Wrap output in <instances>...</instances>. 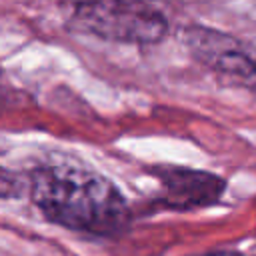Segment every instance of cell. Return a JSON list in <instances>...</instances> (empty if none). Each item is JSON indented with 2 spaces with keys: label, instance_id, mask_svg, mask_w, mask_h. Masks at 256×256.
Masks as SVG:
<instances>
[{
  "label": "cell",
  "instance_id": "obj_1",
  "mask_svg": "<svg viewBox=\"0 0 256 256\" xmlns=\"http://www.w3.org/2000/svg\"><path fill=\"white\" fill-rule=\"evenodd\" d=\"M28 192L48 222L74 232L116 236L132 220L130 204L120 188L86 166L42 164L30 172Z\"/></svg>",
  "mask_w": 256,
  "mask_h": 256
},
{
  "label": "cell",
  "instance_id": "obj_2",
  "mask_svg": "<svg viewBox=\"0 0 256 256\" xmlns=\"http://www.w3.org/2000/svg\"><path fill=\"white\" fill-rule=\"evenodd\" d=\"M70 28L122 44H156L168 34L166 16L142 2H84L70 14Z\"/></svg>",
  "mask_w": 256,
  "mask_h": 256
},
{
  "label": "cell",
  "instance_id": "obj_3",
  "mask_svg": "<svg viewBox=\"0 0 256 256\" xmlns=\"http://www.w3.org/2000/svg\"><path fill=\"white\" fill-rule=\"evenodd\" d=\"M160 182L158 204L166 210H196L220 202L226 180L218 174L186 168V166H154L150 168Z\"/></svg>",
  "mask_w": 256,
  "mask_h": 256
},
{
  "label": "cell",
  "instance_id": "obj_4",
  "mask_svg": "<svg viewBox=\"0 0 256 256\" xmlns=\"http://www.w3.org/2000/svg\"><path fill=\"white\" fill-rule=\"evenodd\" d=\"M200 256H242V254H234V252H208V254H200Z\"/></svg>",
  "mask_w": 256,
  "mask_h": 256
},
{
  "label": "cell",
  "instance_id": "obj_5",
  "mask_svg": "<svg viewBox=\"0 0 256 256\" xmlns=\"http://www.w3.org/2000/svg\"><path fill=\"white\" fill-rule=\"evenodd\" d=\"M248 88L256 94V64H254V74H252V78H250V84H248Z\"/></svg>",
  "mask_w": 256,
  "mask_h": 256
}]
</instances>
